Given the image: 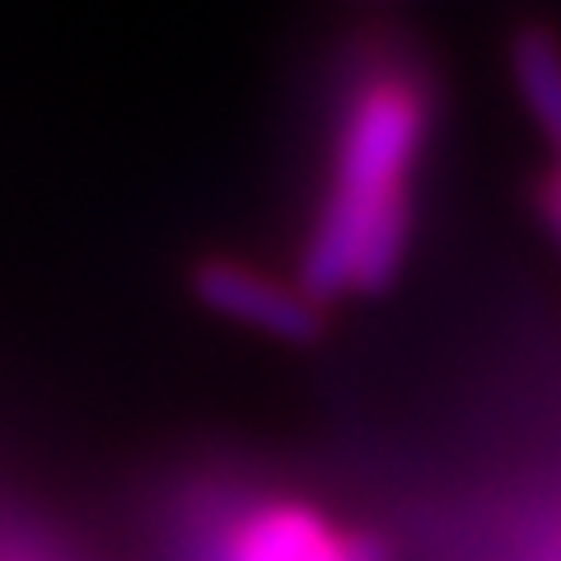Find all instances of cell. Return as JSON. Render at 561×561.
<instances>
[{
  "mask_svg": "<svg viewBox=\"0 0 561 561\" xmlns=\"http://www.w3.org/2000/svg\"><path fill=\"white\" fill-rule=\"evenodd\" d=\"M435 117L440 80L412 47L375 43L346 66L328 113L319 197L295 262V276L323 305L375 300L408 267Z\"/></svg>",
  "mask_w": 561,
  "mask_h": 561,
  "instance_id": "obj_1",
  "label": "cell"
},
{
  "mask_svg": "<svg viewBox=\"0 0 561 561\" xmlns=\"http://www.w3.org/2000/svg\"><path fill=\"white\" fill-rule=\"evenodd\" d=\"M169 561H389V548L300 491L192 482L169 515Z\"/></svg>",
  "mask_w": 561,
  "mask_h": 561,
  "instance_id": "obj_2",
  "label": "cell"
},
{
  "mask_svg": "<svg viewBox=\"0 0 561 561\" xmlns=\"http://www.w3.org/2000/svg\"><path fill=\"white\" fill-rule=\"evenodd\" d=\"M187 286L197 305L239 328H253L276 342H313L328 328V305L300 276H280L239 253H206L192 262Z\"/></svg>",
  "mask_w": 561,
  "mask_h": 561,
  "instance_id": "obj_3",
  "label": "cell"
},
{
  "mask_svg": "<svg viewBox=\"0 0 561 561\" xmlns=\"http://www.w3.org/2000/svg\"><path fill=\"white\" fill-rule=\"evenodd\" d=\"M505 70L552 160H561V33L542 20H524L505 47Z\"/></svg>",
  "mask_w": 561,
  "mask_h": 561,
  "instance_id": "obj_4",
  "label": "cell"
},
{
  "mask_svg": "<svg viewBox=\"0 0 561 561\" xmlns=\"http://www.w3.org/2000/svg\"><path fill=\"white\" fill-rule=\"evenodd\" d=\"M538 206H542V220L552 225V234L561 239V160H552L548 179H542V192H538Z\"/></svg>",
  "mask_w": 561,
  "mask_h": 561,
  "instance_id": "obj_5",
  "label": "cell"
}]
</instances>
